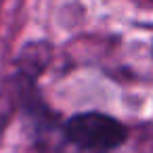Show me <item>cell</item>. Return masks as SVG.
<instances>
[{"mask_svg":"<svg viewBox=\"0 0 153 153\" xmlns=\"http://www.w3.org/2000/svg\"><path fill=\"white\" fill-rule=\"evenodd\" d=\"M65 140L80 153H111L128 140V128L103 111H84L63 124Z\"/></svg>","mask_w":153,"mask_h":153,"instance_id":"1","label":"cell"}]
</instances>
